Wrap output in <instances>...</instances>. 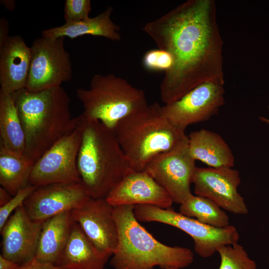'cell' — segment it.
Masks as SVG:
<instances>
[{"mask_svg": "<svg viewBox=\"0 0 269 269\" xmlns=\"http://www.w3.org/2000/svg\"><path fill=\"white\" fill-rule=\"evenodd\" d=\"M214 0H188L142 30L174 63L160 85L162 102H174L206 82L225 83L223 45Z\"/></svg>", "mask_w": 269, "mask_h": 269, "instance_id": "1", "label": "cell"}, {"mask_svg": "<svg viewBox=\"0 0 269 269\" xmlns=\"http://www.w3.org/2000/svg\"><path fill=\"white\" fill-rule=\"evenodd\" d=\"M13 97L25 135L24 154L34 162L77 125L62 86L37 92L24 88Z\"/></svg>", "mask_w": 269, "mask_h": 269, "instance_id": "2", "label": "cell"}, {"mask_svg": "<svg viewBox=\"0 0 269 269\" xmlns=\"http://www.w3.org/2000/svg\"><path fill=\"white\" fill-rule=\"evenodd\" d=\"M78 117L82 136L77 165L81 183L91 197L105 198L134 170L113 131L83 113Z\"/></svg>", "mask_w": 269, "mask_h": 269, "instance_id": "3", "label": "cell"}, {"mask_svg": "<svg viewBox=\"0 0 269 269\" xmlns=\"http://www.w3.org/2000/svg\"><path fill=\"white\" fill-rule=\"evenodd\" d=\"M133 205L114 207L118 242L110 261L115 269H179L190 266L194 254L189 249L171 247L156 240L135 218Z\"/></svg>", "mask_w": 269, "mask_h": 269, "instance_id": "4", "label": "cell"}, {"mask_svg": "<svg viewBox=\"0 0 269 269\" xmlns=\"http://www.w3.org/2000/svg\"><path fill=\"white\" fill-rule=\"evenodd\" d=\"M114 133L132 169L137 171H144L157 155L188 140L184 131L159 114L156 103L125 117Z\"/></svg>", "mask_w": 269, "mask_h": 269, "instance_id": "5", "label": "cell"}, {"mask_svg": "<svg viewBox=\"0 0 269 269\" xmlns=\"http://www.w3.org/2000/svg\"><path fill=\"white\" fill-rule=\"evenodd\" d=\"M76 95L83 105V114L113 132L122 120L148 106L142 89L113 74H95L89 88L77 89Z\"/></svg>", "mask_w": 269, "mask_h": 269, "instance_id": "6", "label": "cell"}, {"mask_svg": "<svg viewBox=\"0 0 269 269\" xmlns=\"http://www.w3.org/2000/svg\"><path fill=\"white\" fill-rule=\"evenodd\" d=\"M134 213L138 221L159 222L184 232L193 239L195 252L204 258L213 256L219 247L238 243L239 239L238 232L233 225L214 227L170 209L138 205Z\"/></svg>", "mask_w": 269, "mask_h": 269, "instance_id": "7", "label": "cell"}, {"mask_svg": "<svg viewBox=\"0 0 269 269\" xmlns=\"http://www.w3.org/2000/svg\"><path fill=\"white\" fill-rule=\"evenodd\" d=\"M76 127L66 134L34 163L28 183L39 187L55 183H81L77 159L82 129L77 117Z\"/></svg>", "mask_w": 269, "mask_h": 269, "instance_id": "8", "label": "cell"}, {"mask_svg": "<svg viewBox=\"0 0 269 269\" xmlns=\"http://www.w3.org/2000/svg\"><path fill=\"white\" fill-rule=\"evenodd\" d=\"M64 37L52 39L41 36L33 41L25 89L31 92L61 86L71 80L72 64L64 48Z\"/></svg>", "mask_w": 269, "mask_h": 269, "instance_id": "9", "label": "cell"}, {"mask_svg": "<svg viewBox=\"0 0 269 269\" xmlns=\"http://www.w3.org/2000/svg\"><path fill=\"white\" fill-rule=\"evenodd\" d=\"M224 84L203 83L178 100L163 106L156 103L159 114L175 127L184 131L189 125L208 120L225 103Z\"/></svg>", "mask_w": 269, "mask_h": 269, "instance_id": "10", "label": "cell"}, {"mask_svg": "<svg viewBox=\"0 0 269 269\" xmlns=\"http://www.w3.org/2000/svg\"><path fill=\"white\" fill-rule=\"evenodd\" d=\"M188 140L154 157L144 171L168 193L173 202L181 204L192 195L190 186L197 167Z\"/></svg>", "mask_w": 269, "mask_h": 269, "instance_id": "11", "label": "cell"}, {"mask_svg": "<svg viewBox=\"0 0 269 269\" xmlns=\"http://www.w3.org/2000/svg\"><path fill=\"white\" fill-rule=\"evenodd\" d=\"M239 171L232 167H196L192 179L196 195L207 198L230 212H248L243 197L238 191Z\"/></svg>", "mask_w": 269, "mask_h": 269, "instance_id": "12", "label": "cell"}, {"mask_svg": "<svg viewBox=\"0 0 269 269\" xmlns=\"http://www.w3.org/2000/svg\"><path fill=\"white\" fill-rule=\"evenodd\" d=\"M90 198L82 183H55L37 187L23 206L32 220L43 223L78 208Z\"/></svg>", "mask_w": 269, "mask_h": 269, "instance_id": "13", "label": "cell"}, {"mask_svg": "<svg viewBox=\"0 0 269 269\" xmlns=\"http://www.w3.org/2000/svg\"><path fill=\"white\" fill-rule=\"evenodd\" d=\"M114 207L105 198H90L71 211L74 221L101 251L113 255L118 242Z\"/></svg>", "mask_w": 269, "mask_h": 269, "instance_id": "14", "label": "cell"}, {"mask_svg": "<svg viewBox=\"0 0 269 269\" xmlns=\"http://www.w3.org/2000/svg\"><path fill=\"white\" fill-rule=\"evenodd\" d=\"M43 223L32 220L23 205L17 208L0 230L1 255L19 266L35 259Z\"/></svg>", "mask_w": 269, "mask_h": 269, "instance_id": "15", "label": "cell"}, {"mask_svg": "<svg viewBox=\"0 0 269 269\" xmlns=\"http://www.w3.org/2000/svg\"><path fill=\"white\" fill-rule=\"evenodd\" d=\"M105 199L113 207L147 205L170 209L173 203L168 193L145 171L133 170Z\"/></svg>", "mask_w": 269, "mask_h": 269, "instance_id": "16", "label": "cell"}, {"mask_svg": "<svg viewBox=\"0 0 269 269\" xmlns=\"http://www.w3.org/2000/svg\"><path fill=\"white\" fill-rule=\"evenodd\" d=\"M31 56L30 47L19 35L9 36L0 46V91L14 94L25 88Z\"/></svg>", "mask_w": 269, "mask_h": 269, "instance_id": "17", "label": "cell"}, {"mask_svg": "<svg viewBox=\"0 0 269 269\" xmlns=\"http://www.w3.org/2000/svg\"><path fill=\"white\" fill-rule=\"evenodd\" d=\"M111 256L99 249L75 222L57 266L63 269H104Z\"/></svg>", "mask_w": 269, "mask_h": 269, "instance_id": "18", "label": "cell"}, {"mask_svg": "<svg viewBox=\"0 0 269 269\" xmlns=\"http://www.w3.org/2000/svg\"><path fill=\"white\" fill-rule=\"evenodd\" d=\"M75 221L71 212L55 216L43 223L35 259L58 265Z\"/></svg>", "mask_w": 269, "mask_h": 269, "instance_id": "19", "label": "cell"}, {"mask_svg": "<svg viewBox=\"0 0 269 269\" xmlns=\"http://www.w3.org/2000/svg\"><path fill=\"white\" fill-rule=\"evenodd\" d=\"M113 9L108 6L103 12L93 17L43 30V37L55 39L68 37L74 39L84 35L102 36L113 41L121 39L119 25L112 20L111 15Z\"/></svg>", "mask_w": 269, "mask_h": 269, "instance_id": "20", "label": "cell"}, {"mask_svg": "<svg viewBox=\"0 0 269 269\" xmlns=\"http://www.w3.org/2000/svg\"><path fill=\"white\" fill-rule=\"evenodd\" d=\"M188 136L189 151L195 160L214 168L234 165L233 153L219 134L201 129L192 132Z\"/></svg>", "mask_w": 269, "mask_h": 269, "instance_id": "21", "label": "cell"}, {"mask_svg": "<svg viewBox=\"0 0 269 269\" xmlns=\"http://www.w3.org/2000/svg\"><path fill=\"white\" fill-rule=\"evenodd\" d=\"M34 162L0 143V184L12 196L27 185Z\"/></svg>", "mask_w": 269, "mask_h": 269, "instance_id": "22", "label": "cell"}, {"mask_svg": "<svg viewBox=\"0 0 269 269\" xmlns=\"http://www.w3.org/2000/svg\"><path fill=\"white\" fill-rule=\"evenodd\" d=\"M0 143L14 151L24 154L25 135L13 94L0 90Z\"/></svg>", "mask_w": 269, "mask_h": 269, "instance_id": "23", "label": "cell"}, {"mask_svg": "<svg viewBox=\"0 0 269 269\" xmlns=\"http://www.w3.org/2000/svg\"><path fill=\"white\" fill-rule=\"evenodd\" d=\"M179 213L199 222L216 228L229 225L226 212L212 200L193 194L180 204Z\"/></svg>", "mask_w": 269, "mask_h": 269, "instance_id": "24", "label": "cell"}, {"mask_svg": "<svg viewBox=\"0 0 269 269\" xmlns=\"http://www.w3.org/2000/svg\"><path fill=\"white\" fill-rule=\"evenodd\" d=\"M217 252L221 262L219 269H256L255 261L250 259L243 246L238 243L222 245Z\"/></svg>", "mask_w": 269, "mask_h": 269, "instance_id": "25", "label": "cell"}, {"mask_svg": "<svg viewBox=\"0 0 269 269\" xmlns=\"http://www.w3.org/2000/svg\"><path fill=\"white\" fill-rule=\"evenodd\" d=\"M173 63L171 54L159 48L147 51L142 58L143 67L150 71H163L165 72L171 68Z\"/></svg>", "mask_w": 269, "mask_h": 269, "instance_id": "26", "label": "cell"}, {"mask_svg": "<svg viewBox=\"0 0 269 269\" xmlns=\"http://www.w3.org/2000/svg\"><path fill=\"white\" fill-rule=\"evenodd\" d=\"M90 0H66L64 8L65 22H78L89 18Z\"/></svg>", "mask_w": 269, "mask_h": 269, "instance_id": "27", "label": "cell"}, {"mask_svg": "<svg viewBox=\"0 0 269 269\" xmlns=\"http://www.w3.org/2000/svg\"><path fill=\"white\" fill-rule=\"evenodd\" d=\"M37 187L29 184L20 189L6 204L0 207V230L12 212L23 205L24 201Z\"/></svg>", "mask_w": 269, "mask_h": 269, "instance_id": "28", "label": "cell"}, {"mask_svg": "<svg viewBox=\"0 0 269 269\" xmlns=\"http://www.w3.org/2000/svg\"><path fill=\"white\" fill-rule=\"evenodd\" d=\"M17 269H63L58 266L51 263L39 262L34 259L32 261L20 266Z\"/></svg>", "mask_w": 269, "mask_h": 269, "instance_id": "29", "label": "cell"}, {"mask_svg": "<svg viewBox=\"0 0 269 269\" xmlns=\"http://www.w3.org/2000/svg\"><path fill=\"white\" fill-rule=\"evenodd\" d=\"M9 23L4 18H1L0 21V46L9 37L8 35Z\"/></svg>", "mask_w": 269, "mask_h": 269, "instance_id": "30", "label": "cell"}, {"mask_svg": "<svg viewBox=\"0 0 269 269\" xmlns=\"http://www.w3.org/2000/svg\"><path fill=\"white\" fill-rule=\"evenodd\" d=\"M19 267L16 263L0 255V269H17Z\"/></svg>", "mask_w": 269, "mask_h": 269, "instance_id": "31", "label": "cell"}, {"mask_svg": "<svg viewBox=\"0 0 269 269\" xmlns=\"http://www.w3.org/2000/svg\"><path fill=\"white\" fill-rule=\"evenodd\" d=\"M8 192L3 188L0 187V207L6 204L12 198Z\"/></svg>", "mask_w": 269, "mask_h": 269, "instance_id": "32", "label": "cell"}, {"mask_svg": "<svg viewBox=\"0 0 269 269\" xmlns=\"http://www.w3.org/2000/svg\"><path fill=\"white\" fill-rule=\"evenodd\" d=\"M268 111L269 114V105L268 106ZM259 119L260 121H261L262 123L267 124L269 126V117L268 118H266L265 117H259Z\"/></svg>", "mask_w": 269, "mask_h": 269, "instance_id": "33", "label": "cell"}, {"mask_svg": "<svg viewBox=\"0 0 269 269\" xmlns=\"http://www.w3.org/2000/svg\"><path fill=\"white\" fill-rule=\"evenodd\" d=\"M164 269H179L174 268V267H169V268H165Z\"/></svg>", "mask_w": 269, "mask_h": 269, "instance_id": "34", "label": "cell"}]
</instances>
